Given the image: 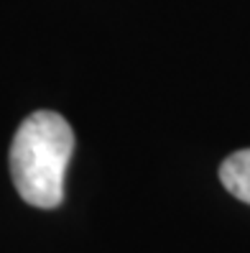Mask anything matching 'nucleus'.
Instances as JSON below:
<instances>
[{
	"mask_svg": "<svg viewBox=\"0 0 250 253\" xmlns=\"http://www.w3.org/2000/svg\"><path fill=\"white\" fill-rule=\"evenodd\" d=\"M71 151L74 133L59 113L38 110L28 115L10 143V176L18 195L41 210L59 207Z\"/></svg>",
	"mask_w": 250,
	"mask_h": 253,
	"instance_id": "nucleus-1",
	"label": "nucleus"
},
{
	"mask_svg": "<svg viewBox=\"0 0 250 253\" xmlns=\"http://www.w3.org/2000/svg\"><path fill=\"white\" fill-rule=\"evenodd\" d=\"M219 179H222L225 189L240 202L250 205V148L235 151L227 156L219 167Z\"/></svg>",
	"mask_w": 250,
	"mask_h": 253,
	"instance_id": "nucleus-2",
	"label": "nucleus"
}]
</instances>
